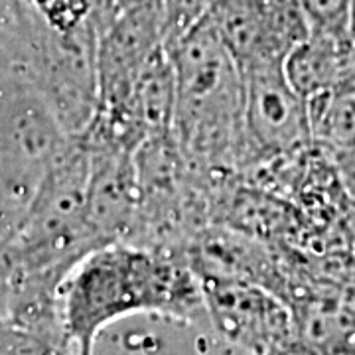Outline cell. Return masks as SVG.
<instances>
[{"label": "cell", "instance_id": "1", "mask_svg": "<svg viewBox=\"0 0 355 355\" xmlns=\"http://www.w3.org/2000/svg\"><path fill=\"white\" fill-rule=\"evenodd\" d=\"M67 347L95 355L109 324L142 312L193 320L205 312L202 282L188 254L119 241L89 253L60 294Z\"/></svg>", "mask_w": 355, "mask_h": 355}, {"label": "cell", "instance_id": "2", "mask_svg": "<svg viewBox=\"0 0 355 355\" xmlns=\"http://www.w3.org/2000/svg\"><path fill=\"white\" fill-rule=\"evenodd\" d=\"M176 76L172 139L188 164L207 178L239 174L243 73L209 16L166 48Z\"/></svg>", "mask_w": 355, "mask_h": 355}, {"label": "cell", "instance_id": "3", "mask_svg": "<svg viewBox=\"0 0 355 355\" xmlns=\"http://www.w3.org/2000/svg\"><path fill=\"white\" fill-rule=\"evenodd\" d=\"M243 146L241 170L312 146L308 105L284 73V60H263L241 67Z\"/></svg>", "mask_w": 355, "mask_h": 355}, {"label": "cell", "instance_id": "4", "mask_svg": "<svg viewBox=\"0 0 355 355\" xmlns=\"http://www.w3.org/2000/svg\"><path fill=\"white\" fill-rule=\"evenodd\" d=\"M205 314L221 338L251 355H279L296 342L288 304L261 284L200 279Z\"/></svg>", "mask_w": 355, "mask_h": 355}, {"label": "cell", "instance_id": "5", "mask_svg": "<svg viewBox=\"0 0 355 355\" xmlns=\"http://www.w3.org/2000/svg\"><path fill=\"white\" fill-rule=\"evenodd\" d=\"M162 48V0H132L121 6L97 46V113H121L140 71Z\"/></svg>", "mask_w": 355, "mask_h": 355}, {"label": "cell", "instance_id": "6", "mask_svg": "<svg viewBox=\"0 0 355 355\" xmlns=\"http://www.w3.org/2000/svg\"><path fill=\"white\" fill-rule=\"evenodd\" d=\"M87 144L91 153L87 184L89 225L103 245L125 241L135 225L140 203L137 153L105 142L87 140Z\"/></svg>", "mask_w": 355, "mask_h": 355}, {"label": "cell", "instance_id": "7", "mask_svg": "<svg viewBox=\"0 0 355 355\" xmlns=\"http://www.w3.org/2000/svg\"><path fill=\"white\" fill-rule=\"evenodd\" d=\"M284 73L306 101L355 79V44L352 36L310 32L284 58Z\"/></svg>", "mask_w": 355, "mask_h": 355}, {"label": "cell", "instance_id": "8", "mask_svg": "<svg viewBox=\"0 0 355 355\" xmlns=\"http://www.w3.org/2000/svg\"><path fill=\"white\" fill-rule=\"evenodd\" d=\"M312 146L355 196V79L306 101Z\"/></svg>", "mask_w": 355, "mask_h": 355}, {"label": "cell", "instance_id": "9", "mask_svg": "<svg viewBox=\"0 0 355 355\" xmlns=\"http://www.w3.org/2000/svg\"><path fill=\"white\" fill-rule=\"evenodd\" d=\"M217 0H162L164 48L190 34L191 30L209 16Z\"/></svg>", "mask_w": 355, "mask_h": 355}, {"label": "cell", "instance_id": "10", "mask_svg": "<svg viewBox=\"0 0 355 355\" xmlns=\"http://www.w3.org/2000/svg\"><path fill=\"white\" fill-rule=\"evenodd\" d=\"M310 32L352 36L349 16L352 0H298Z\"/></svg>", "mask_w": 355, "mask_h": 355}, {"label": "cell", "instance_id": "11", "mask_svg": "<svg viewBox=\"0 0 355 355\" xmlns=\"http://www.w3.org/2000/svg\"><path fill=\"white\" fill-rule=\"evenodd\" d=\"M279 355H314V354H310V352H308V349H304L300 343H294L292 347H288L286 352H282V354H279Z\"/></svg>", "mask_w": 355, "mask_h": 355}, {"label": "cell", "instance_id": "12", "mask_svg": "<svg viewBox=\"0 0 355 355\" xmlns=\"http://www.w3.org/2000/svg\"><path fill=\"white\" fill-rule=\"evenodd\" d=\"M349 34L355 44V0H352V16H349Z\"/></svg>", "mask_w": 355, "mask_h": 355}, {"label": "cell", "instance_id": "13", "mask_svg": "<svg viewBox=\"0 0 355 355\" xmlns=\"http://www.w3.org/2000/svg\"><path fill=\"white\" fill-rule=\"evenodd\" d=\"M51 355H76L71 349H67V347H64V349H58V352H53Z\"/></svg>", "mask_w": 355, "mask_h": 355}, {"label": "cell", "instance_id": "14", "mask_svg": "<svg viewBox=\"0 0 355 355\" xmlns=\"http://www.w3.org/2000/svg\"><path fill=\"white\" fill-rule=\"evenodd\" d=\"M114 4H116V6H119V8H121V6H125V4H128V2H132V0H113Z\"/></svg>", "mask_w": 355, "mask_h": 355}]
</instances>
